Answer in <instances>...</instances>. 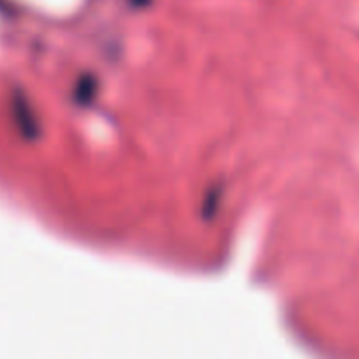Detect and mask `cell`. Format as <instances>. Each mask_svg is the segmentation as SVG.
<instances>
[{
    "label": "cell",
    "mask_w": 359,
    "mask_h": 359,
    "mask_svg": "<svg viewBox=\"0 0 359 359\" xmlns=\"http://www.w3.org/2000/svg\"><path fill=\"white\" fill-rule=\"evenodd\" d=\"M95 91V83L91 79H86L83 81V88H79L77 90V97L81 98L83 102H86L88 97H91V93Z\"/></svg>",
    "instance_id": "cell-1"
}]
</instances>
